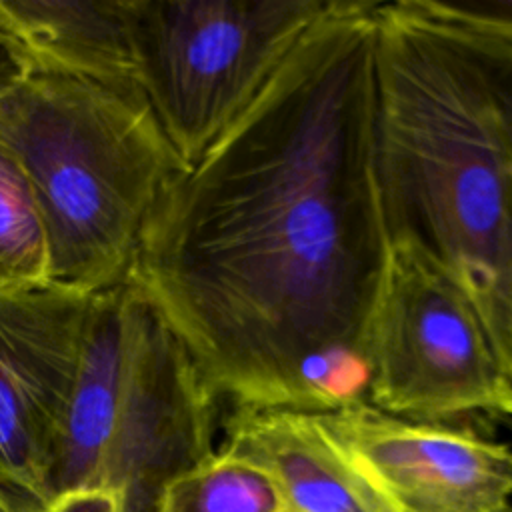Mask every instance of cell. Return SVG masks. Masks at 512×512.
<instances>
[{
  "mask_svg": "<svg viewBox=\"0 0 512 512\" xmlns=\"http://www.w3.org/2000/svg\"><path fill=\"white\" fill-rule=\"evenodd\" d=\"M376 6L338 0L242 116L172 176L142 228L126 282L232 406L320 414L366 400L390 260Z\"/></svg>",
  "mask_w": 512,
  "mask_h": 512,
  "instance_id": "6da1fadb",
  "label": "cell"
},
{
  "mask_svg": "<svg viewBox=\"0 0 512 512\" xmlns=\"http://www.w3.org/2000/svg\"><path fill=\"white\" fill-rule=\"evenodd\" d=\"M376 172L390 242L454 278L512 378V44L378 2Z\"/></svg>",
  "mask_w": 512,
  "mask_h": 512,
  "instance_id": "7a4b0ae2",
  "label": "cell"
},
{
  "mask_svg": "<svg viewBox=\"0 0 512 512\" xmlns=\"http://www.w3.org/2000/svg\"><path fill=\"white\" fill-rule=\"evenodd\" d=\"M0 142L36 198L50 284L94 294L126 280L164 186L186 166L142 92L26 74L0 94Z\"/></svg>",
  "mask_w": 512,
  "mask_h": 512,
  "instance_id": "3957f363",
  "label": "cell"
},
{
  "mask_svg": "<svg viewBox=\"0 0 512 512\" xmlns=\"http://www.w3.org/2000/svg\"><path fill=\"white\" fill-rule=\"evenodd\" d=\"M338 0H130L136 82L188 168Z\"/></svg>",
  "mask_w": 512,
  "mask_h": 512,
  "instance_id": "277c9868",
  "label": "cell"
},
{
  "mask_svg": "<svg viewBox=\"0 0 512 512\" xmlns=\"http://www.w3.org/2000/svg\"><path fill=\"white\" fill-rule=\"evenodd\" d=\"M366 400L430 422L474 412L512 416V378L474 304L410 242H390L368 342Z\"/></svg>",
  "mask_w": 512,
  "mask_h": 512,
  "instance_id": "5b68a950",
  "label": "cell"
},
{
  "mask_svg": "<svg viewBox=\"0 0 512 512\" xmlns=\"http://www.w3.org/2000/svg\"><path fill=\"white\" fill-rule=\"evenodd\" d=\"M130 286L126 362L110 432L82 490L48 512H156L162 490L216 450L220 396L180 336Z\"/></svg>",
  "mask_w": 512,
  "mask_h": 512,
  "instance_id": "8992f818",
  "label": "cell"
},
{
  "mask_svg": "<svg viewBox=\"0 0 512 512\" xmlns=\"http://www.w3.org/2000/svg\"><path fill=\"white\" fill-rule=\"evenodd\" d=\"M90 296L54 284L0 294V478L18 512L48 510L52 444Z\"/></svg>",
  "mask_w": 512,
  "mask_h": 512,
  "instance_id": "52a82bcc",
  "label": "cell"
},
{
  "mask_svg": "<svg viewBox=\"0 0 512 512\" xmlns=\"http://www.w3.org/2000/svg\"><path fill=\"white\" fill-rule=\"evenodd\" d=\"M316 418L400 512H500L510 506L508 444L470 428L394 416L366 400Z\"/></svg>",
  "mask_w": 512,
  "mask_h": 512,
  "instance_id": "ba28073f",
  "label": "cell"
},
{
  "mask_svg": "<svg viewBox=\"0 0 512 512\" xmlns=\"http://www.w3.org/2000/svg\"><path fill=\"white\" fill-rule=\"evenodd\" d=\"M222 424L218 450L264 470L292 512H400L312 412L232 406Z\"/></svg>",
  "mask_w": 512,
  "mask_h": 512,
  "instance_id": "9c48e42d",
  "label": "cell"
},
{
  "mask_svg": "<svg viewBox=\"0 0 512 512\" xmlns=\"http://www.w3.org/2000/svg\"><path fill=\"white\" fill-rule=\"evenodd\" d=\"M0 38L26 74L72 76L140 92L130 0H0Z\"/></svg>",
  "mask_w": 512,
  "mask_h": 512,
  "instance_id": "30bf717a",
  "label": "cell"
},
{
  "mask_svg": "<svg viewBox=\"0 0 512 512\" xmlns=\"http://www.w3.org/2000/svg\"><path fill=\"white\" fill-rule=\"evenodd\" d=\"M276 482L258 466L218 448L176 476L160 494L156 512H284Z\"/></svg>",
  "mask_w": 512,
  "mask_h": 512,
  "instance_id": "8fae6325",
  "label": "cell"
},
{
  "mask_svg": "<svg viewBox=\"0 0 512 512\" xmlns=\"http://www.w3.org/2000/svg\"><path fill=\"white\" fill-rule=\"evenodd\" d=\"M50 284L44 222L16 156L0 142V294Z\"/></svg>",
  "mask_w": 512,
  "mask_h": 512,
  "instance_id": "7c38bea8",
  "label": "cell"
},
{
  "mask_svg": "<svg viewBox=\"0 0 512 512\" xmlns=\"http://www.w3.org/2000/svg\"><path fill=\"white\" fill-rule=\"evenodd\" d=\"M416 10L442 22L512 44V0H410Z\"/></svg>",
  "mask_w": 512,
  "mask_h": 512,
  "instance_id": "4fadbf2b",
  "label": "cell"
},
{
  "mask_svg": "<svg viewBox=\"0 0 512 512\" xmlns=\"http://www.w3.org/2000/svg\"><path fill=\"white\" fill-rule=\"evenodd\" d=\"M26 76L24 66L14 56L10 46L0 38V94L12 88L16 82H20Z\"/></svg>",
  "mask_w": 512,
  "mask_h": 512,
  "instance_id": "5bb4252c",
  "label": "cell"
},
{
  "mask_svg": "<svg viewBox=\"0 0 512 512\" xmlns=\"http://www.w3.org/2000/svg\"><path fill=\"white\" fill-rule=\"evenodd\" d=\"M0 512H18V508H16V504H14L12 496H10V492L6 490L4 482H2V478H0Z\"/></svg>",
  "mask_w": 512,
  "mask_h": 512,
  "instance_id": "9a60e30c",
  "label": "cell"
},
{
  "mask_svg": "<svg viewBox=\"0 0 512 512\" xmlns=\"http://www.w3.org/2000/svg\"><path fill=\"white\" fill-rule=\"evenodd\" d=\"M500 512H512V506H506L504 510H500Z\"/></svg>",
  "mask_w": 512,
  "mask_h": 512,
  "instance_id": "2e32d148",
  "label": "cell"
},
{
  "mask_svg": "<svg viewBox=\"0 0 512 512\" xmlns=\"http://www.w3.org/2000/svg\"><path fill=\"white\" fill-rule=\"evenodd\" d=\"M284 512H292V510H284Z\"/></svg>",
  "mask_w": 512,
  "mask_h": 512,
  "instance_id": "e0dca14e",
  "label": "cell"
}]
</instances>
